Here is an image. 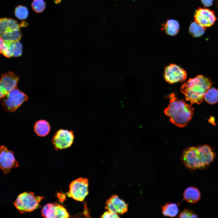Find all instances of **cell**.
<instances>
[{"mask_svg": "<svg viewBox=\"0 0 218 218\" xmlns=\"http://www.w3.org/2000/svg\"><path fill=\"white\" fill-rule=\"evenodd\" d=\"M203 169L207 167L213 161L215 154L209 145H205L197 147Z\"/></svg>", "mask_w": 218, "mask_h": 218, "instance_id": "obj_15", "label": "cell"}, {"mask_svg": "<svg viewBox=\"0 0 218 218\" xmlns=\"http://www.w3.org/2000/svg\"><path fill=\"white\" fill-rule=\"evenodd\" d=\"M41 211L42 216L46 218H68L69 217L66 209L57 203L46 204Z\"/></svg>", "mask_w": 218, "mask_h": 218, "instance_id": "obj_11", "label": "cell"}, {"mask_svg": "<svg viewBox=\"0 0 218 218\" xmlns=\"http://www.w3.org/2000/svg\"><path fill=\"white\" fill-rule=\"evenodd\" d=\"M15 15L19 19H25L27 18L28 15V9L25 6L18 5L15 9Z\"/></svg>", "mask_w": 218, "mask_h": 218, "instance_id": "obj_23", "label": "cell"}, {"mask_svg": "<svg viewBox=\"0 0 218 218\" xmlns=\"http://www.w3.org/2000/svg\"><path fill=\"white\" fill-rule=\"evenodd\" d=\"M186 71L179 66L171 64L165 67L164 76L165 80L170 84L182 82L186 78Z\"/></svg>", "mask_w": 218, "mask_h": 218, "instance_id": "obj_10", "label": "cell"}, {"mask_svg": "<svg viewBox=\"0 0 218 218\" xmlns=\"http://www.w3.org/2000/svg\"><path fill=\"white\" fill-rule=\"evenodd\" d=\"M19 77L12 72L1 76L0 81V98L5 96L17 86Z\"/></svg>", "mask_w": 218, "mask_h": 218, "instance_id": "obj_12", "label": "cell"}, {"mask_svg": "<svg viewBox=\"0 0 218 218\" xmlns=\"http://www.w3.org/2000/svg\"><path fill=\"white\" fill-rule=\"evenodd\" d=\"M212 85L211 81L208 78L198 75L190 78L182 85L180 91L184 95L186 100L190 101L191 104H199L203 101L205 93Z\"/></svg>", "mask_w": 218, "mask_h": 218, "instance_id": "obj_2", "label": "cell"}, {"mask_svg": "<svg viewBox=\"0 0 218 218\" xmlns=\"http://www.w3.org/2000/svg\"><path fill=\"white\" fill-rule=\"evenodd\" d=\"M181 160L184 166L189 169H203L197 147H190L184 150Z\"/></svg>", "mask_w": 218, "mask_h": 218, "instance_id": "obj_8", "label": "cell"}, {"mask_svg": "<svg viewBox=\"0 0 218 218\" xmlns=\"http://www.w3.org/2000/svg\"><path fill=\"white\" fill-rule=\"evenodd\" d=\"M178 212V206L174 203H167L162 208L163 214L165 216L175 217L177 215Z\"/></svg>", "mask_w": 218, "mask_h": 218, "instance_id": "obj_20", "label": "cell"}, {"mask_svg": "<svg viewBox=\"0 0 218 218\" xmlns=\"http://www.w3.org/2000/svg\"><path fill=\"white\" fill-rule=\"evenodd\" d=\"M88 180L82 177L72 181L70 184L67 196L77 201H83L88 193Z\"/></svg>", "mask_w": 218, "mask_h": 218, "instance_id": "obj_6", "label": "cell"}, {"mask_svg": "<svg viewBox=\"0 0 218 218\" xmlns=\"http://www.w3.org/2000/svg\"><path fill=\"white\" fill-rule=\"evenodd\" d=\"M31 5L34 11L37 13L42 12L46 8V4L44 0H33Z\"/></svg>", "mask_w": 218, "mask_h": 218, "instance_id": "obj_24", "label": "cell"}, {"mask_svg": "<svg viewBox=\"0 0 218 218\" xmlns=\"http://www.w3.org/2000/svg\"><path fill=\"white\" fill-rule=\"evenodd\" d=\"M204 99L207 103L214 104L218 102V90L214 88H210L205 93Z\"/></svg>", "mask_w": 218, "mask_h": 218, "instance_id": "obj_21", "label": "cell"}, {"mask_svg": "<svg viewBox=\"0 0 218 218\" xmlns=\"http://www.w3.org/2000/svg\"><path fill=\"white\" fill-rule=\"evenodd\" d=\"M194 19L195 22L206 28L213 25L216 18L213 11L206 8H199L195 12Z\"/></svg>", "mask_w": 218, "mask_h": 218, "instance_id": "obj_13", "label": "cell"}, {"mask_svg": "<svg viewBox=\"0 0 218 218\" xmlns=\"http://www.w3.org/2000/svg\"><path fill=\"white\" fill-rule=\"evenodd\" d=\"M0 150V167L6 174L12 169L18 167L19 164L12 151L8 150L3 145L1 146Z\"/></svg>", "mask_w": 218, "mask_h": 218, "instance_id": "obj_9", "label": "cell"}, {"mask_svg": "<svg viewBox=\"0 0 218 218\" xmlns=\"http://www.w3.org/2000/svg\"><path fill=\"white\" fill-rule=\"evenodd\" d=\"M15 41H10L4 40L0 38V52L4 56L10 58L13 56Z\"/></svg>", "mask_w": 218, "mask_h": 218, "instance_id": "obj_19", "label": "cell"}, {"mask_svg": "<svg viewBox=\"0 0 218 218\" xmlns=\"http://www.w3.org/2000/svg\"><path fill=\"white\" fill-rule=\"evenodd\" d=\"M42 196H36L32 192H24L19 194L13 203L17 210L21 213L31 212L37 209L39 203L43 199Z\"/></svg>", "mask_w": 218, "mask_h": 218, "instance_id": "obj_3", "label": "cell"}, {"mask_svg": "<svg viewBox=\"0 0 218 218\" xmlns=\"http://www.w3.org/2000/svg\"><path fill=\"white\" fill-rule=\"evenodd\" d=\"M180 27L179 23L177 20L169 19L163 24L162 29L167 35L174 36L178 32Z\"/></svg>", "mask_w": 218, "mask_h": 218, "instance_id": "obj_16", "label": "cell"}, {"mask_svg": "<svg viewBox=\"0 0 218 218\" xmlns=\"http://www.w3.org/2000/svg\"><path fill=\"white\" fill-rule=\"evenodd\" d=\"M101 217L103 218H120L118 214L112 211L107 210L102 215Z\"/></svg>", "mask_w": 218, "mask_h": 218, "instance_id": "obj_27", "label": "cell"}, {"mask_svg": "<svg viewBox=\"0 0 218 218\" xmlns=\"http://www.w3.org/2000/svg\"><path fill=\"white\" fill-rule=\"evenodd\" d=\"M21 26L15 20L12 18H3L0 21L1 37L10 41H19L22 36Z\"/></svg>", "mask_w": 218, "mask_h": 218, "instance_id": "obj_4", "label": "cell"}, {"mask_svg": "<svg viewBox=\"0 0 218 218\" xmlns=\"http://www.w3.org/2000/svg\"><path fill=\"white\" fill-rule=\"evenodd\" d=\"M105 209L117 214H123L128 209V204L119 198L117 195H114L108 199L106 203Z\"/></svg>", "mask_w": 218, "mask_h": 218, "instance_id": "obj_14", "label": "cell"}, {"mask_svg": "<svg viewBox=\"0 0 218 218\" xmlns=\"http://www.w3.org/2000/svg\"><path fill=\"white\" fill-rule=\"evenodd\" d=\"M200 191L197 188L194 187L187 188L184 190L183 193L184 199L190 203H194L197 202L200 200Z\"/></svg>", "mask_w": 218, "mask_h": 218, "instance_id": "obj_17", "label": "cell"}, {"mask_svg": "<svg viewBox=\"0 0 218 218\" xmlns=\"http://www.w3.org/2000/svg\"><path fill=\"white\" fill-rule=\"evenodd\" d=\"M0 99L3 108L6 112H11L15 111L23 102L27 101L28 97L19 90L17 86Z\"/></svg>", "mask_w": 218, "mask_h": 218, "instance_id": "obj_5", "label": "cell"}, {"mask_svg": "<svg viewBox=\"0 0 218 218\" xmlns=\"http://www.w3.org/2000/svg\"><path fill=\"white\" fill-rule=\"evenodd\" d=\"M180 218H197L198 215L192 211L188 209H185L179 214Z\"/></svg>", "mask_w": 218, "mask_h": 218, "instance_id": "obj_25", "label": "cell"}, {"mask_svg": "<svg viewBox=\"0 0 218 218\" xmlns=\"http://www.w3.org/2000/svg\"><path fill=\"white\" fill-rule=\"evenodd\" d=\"M21 27H26L28 25V23L25 21H23L20 24Z\"/></svg>", "mask_w": 218, "mask_h": 218, "instance_id": "obj_29", "label": "cell"}, {"mask_svg": "<svg viewBox=\"0 0 218 218\" xmlns=\"http://www.w3.org/2000/svg\"><path fill=\"white\" fill-rule=\"evenodd\" d=\"M74 138L73 131L61 129L55 133L52 143L55 150H62L70 147L74 142Z\"/></svg>", "mask_w": 218, "mask_h": 218, "instance_id": "obj_7", "label": "cell"}, {"mask_svg": "<svg viewBox=\"0 0 218 218\" xmlns=\"http://www.w3.org/2000/svg\"><path fill=\"white\" fill-rule=\"evenodd\" d=\"M203 5L206 7H208L212 5L213 0H201Z\"/></svg>", "mask_w": 218, "mask_h": 218, "instance_id": "obj_28", "label": "cell"}, {"mask_svg": "<svg viewBox=\"0 0 218 218\" xmlns=\"http://www.w3.org/2000/svg\"><path fill=\"white\" fill-rule=\"evenodd\" d=\"M22 45L19 41H16L15 45L13 56L18 57L20 56L22 53Z\"/></svg>", "mask_w": 218, "mask_h": 218, "instance_id": "obj_26", "label": "cell"}, {"mask_svg": "<svg viewBox=\"0 0 218 218\" xmlns=\"http://www.w3.org/2000/svg\"><path fill=\"white\" fill-rule=\"evenodd\" d=\"M206 28L203 27L195 21L192 22L189 28V32L193 36L200 37L205 32Z\"/></svg>", "mask_w": 218, "mask_h": 218, "instance_id": "obj_22", "label": "cell"}, {"mask_svg": "<svg viewBox=\"0 0 218 218\" xmlns=\"http://www.w3.org/2000/svg\"><path fill=\"white\" fill-rule=\"evenodd\" d=\"M51 127L49 123L44 120L38 121L34 126V130L36 134L39 136L43 137L48 135L50 130Z\"/></svg>", "mask_w": 218, "mask_h": 218, "instance_id": "obj_18", "label": "cell"}, {"mask_svg": "<svg viewBox=\"0 0 218 218\" xmlns=\"http://www.w3.org/2000/svg\"><path fill=\"white\" fill-rule=\"evenodd\" d=\"M169 97V104L164 110L165 114L176 126L179 127H185L192 117L194 108L191 104L186 103L183 99H178L174 93L171 94Z\"/></svg>", "mask_w": 218, "mask_h": 218, "instance_id": "obj_1", "label": "cell"}]
</instances>
